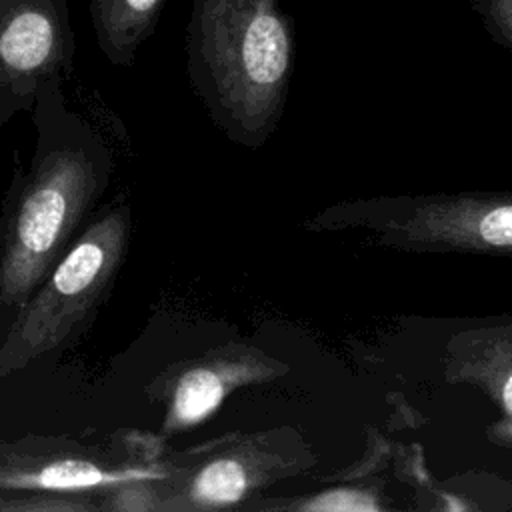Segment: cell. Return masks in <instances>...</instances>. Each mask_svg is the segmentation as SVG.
<instances>
[{"mask_svg": "<svg viewBox=\"0 0 512 512\" xmlns=\"http://www.w3.org/2000/svg\"><path fill=\"white\" fill-rule=\"evenodd\" d=\"M106 184L96 144L40 140L0 218V312L18 310L58 258Z\"/></svg>", "mask_w": 512, "mask_h": 512, "instance_id": "1", "label": "cell"}, {"mask_svg": "<svg viewBox=\"0 0 512 512\" xmlns=\"http://www.w3.org/2000/svg\"><path fill=\"white\" fill-rule=\"evenodd\" d=\"M188 72L204 100L254 114L280 100L294 60V22L282 0H192Z\"/></svg>", "mask_w": 512, "mask_h": 512, "instance_id": "2", "label": "cell"}, {"mask_svg": "<svg viewBox=\"0 0 512 512\" xmlns=\"http://www.w3.org/2000/svg\"><path fill=\"white\" fill-rule=\"evenodd\" d=\"M130 208L108 206L58 258L32 296L16 310L0 346V374L68 344L102 304L122 264Z\"/></svg>", "mask_w": 512, "mask_h": 512, "instance_id": "3", "label": "cell"}, {"mask_svg": "<svg viewBox=\"0 0 512 512\" xmlns=\"http://www.w3.org/2000/svg\"><path fill=\"white\" fill-rule=\"evenodd\" d=\"M158 478L164 476L152 466V448L134 432L112 448L68 442H28L0 448V490H32V494H64L82 500L96 496L102 504L122 486ZM92 504L96 506V502Z\"/></svg>", "mask_w": 512, "mask_h": 512, "instance_id": "4", "label": "cell"}, {"mask_svg": "<svg viewBox=\"0 0 512 512\" xmlns=\"http://www.w3.org/2000/svg\"><path fill=\"white\" fill-rule=\"evenodd\" d=\"M68 0H0V120L72 70Z\"/></svg>", "mask_w": 512, "mask_h": 512, "instance_id": "5", "label": "cell"}, {"mask_svg": "<svg viewBox=\"0 0 512 512\" xmlns=\"http://www.w3.org/2000/svg\"><path fill=\"white\" fill-rule=\"evenodd\" d=\"M166 0H90L96 44L118 66L134 62L138 48L152 36Z\"/></svg>", "mask_w": 512, "mask_h": 512, "instance_id": "6", "label": "cell"}, {"mask_svg": "<svg viewBox=\"0 0 512 512\" xmlns=\"http://www.w3.org/2000/svg\"><path fill=\"white\" fill-rule=\"evenodd\" d=\"M224 394L222 374L206 364H194L166 386V420L164 430L174 432L200 422L208 416Z\"/></svg>", "mask_w": 512, "mask_h": 512, "instance_id": "7", "label": "cell"}, {"mask_svg": "<svg viewBox=\"0 0 512 512\" xmlns=\"http://www.w3.org/2000/svg\"><path fill=\"white\" fill-rule=\"evenodd\" d=\"M246 490V474L238 462L218 458L204 464L178 494L194 506H224L236 502Z\"/></svg>", "mask_w": 512, "mask_h": 512, "instance_id": "8", "label": "cell"}, {"mask_svg": "<svg viewBox=\"0 0 512 512\" xmlns=\"http://www.w3.org/2000/svg\"><path fill=\"white\" fill-rule=\"evenodd\" d=\"M470 4L482 16L484 28L512 50V0H470Z\"/></svg>", "mask_w": 512, "mask_h": 512, "instance_id": "9", "label": "cell"}, {"mask_svg": "<svg viewBox=\"0 0 512 512\" xmlns=\"http://www.w3.org/2000/svg\"><path fill=\"white\" fill-rule=\"evenodd\" d=\"M480 236L494 246L512 244V206L486 214L480 222Z\"/></svg>", "mask_w": 512, "mask_h": 512, "instance_id": "10", "label": "cell"}, {"mask_svg": "<svg viewBox=\"0 0 512 512\" xmlns=\"http://www.w3.org/2000/svg\"><path fill=\"white\" fill-rule=\"evenodd\" d=\"M504 404L506 408L512 412V376L506 380L504 384Z\"/></svg>", "mask_w": 512, "mask_h": 512, "instance_id": "11", "label": "cell"}]
</instances>
